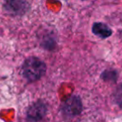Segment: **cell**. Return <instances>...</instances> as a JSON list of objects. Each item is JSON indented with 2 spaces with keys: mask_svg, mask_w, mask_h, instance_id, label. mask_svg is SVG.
<instances>
[{
  "mask_svg": "<svg viewBox=\"0 0 122 122\" xmlns=\"http://www.w3.org/2000/svg\"><path fill=\"white\" fill-rule=\"evenodd\" d=\"M24 74L29 80H36L44 74L46 66L44 62L37 58H29L23 67Z\"/></svg>",
  "mask_w": 122,
  "mask_h": 122,
  "instance_id": "obj_1",
  "label": "cell"
},
{
  "mask_svg": "<svg viewBox=\"0 0 122 122\" xmlns=\"http://www.w3.org/2000/svg\"><path fill=\"white\" fill-rule=\"evenodd\" d=\"M93 33L96 36L100 38H107L111 34V30L105 24L102 23H95L93 25Z\"/></svg>",
  "mask_w": 122,
  "mask_h": 122,
  "instance_id": "obj_2",
  "label": "cell"
}]
</instances>
